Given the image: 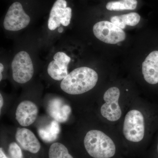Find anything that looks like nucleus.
<instances>
[{
    "mask_svg": "<svg viewBox=\"0 0 158 158\" xmlns=\"http://www.w3.org/2000/svg\"><path fill=\"white\" fill-rule=\"evenodd\" d=\"M98 80V75L95 71L88 67H79L62 80L60 87L68 94H81L93 89Z\"/></svg>",
    "mask_w": 158,
    "mask_h": 158,
    "instance_id": "nucleus-1",
    "label": "nucleus"
},
{
    "mask_svg": "<svg viewBox=\"0 0 158 158\" xmlns=\"http://www.w3.org/2000/svg\"><path fill=\"white\" fill-rule=\"evenodd\" d=\"M85 149L94 158H110L115 155L116 146L113 140L98 130H91L84 139Z\"/></svg>",
    "mask_w": 158,
    "mask_h": 158,
    "instance_id": "nucleus-2",
    "label": "nucleus"
},
{
    "mask_svg": "<svg viewBox=\"0 0 158 158\" xmlns=\"http://www.w3.org/2000/svg\"><path fill=\"white\" fill-rule=\"evenodd\" d=\"M123 135L127 140L132 142L141 141L144 135V116L138 110H131L125 118Z\"/></svg>",
    "mask_w": 158,
    "mask_h": 158,
    "instance_id": "nucleus-3",
    "label": "nucleus"
},
{
    "mask_svg": "<svg viewBox=\"0 0 158 158\" xmlns=\"http://www.w3.org/2000/svg\"><path fill=\"white\" fill-rule=\"evenodd\" d=\"M12 77L19 84H25L32 78L34 73V65L30 55L25 51L18 53L11 62Z\"/></svg>",
    "mask_w": 158,
    "mask_h": 158,
    "instance_id": "nucleus-4",
    "label": "nucleus"
},
{
    "mask_svg": "<svg viewBox=\"0 0 158 158\" xmlns=\"http://www.w3.org/2000/svg\"><path fill=\"white\" fill-rule=\"evenodd\" d=\"M94 36L102 42L115 44L125 40L126 34L123 29L107 21H102L94 26Z\"/></svg>",
    "mask_w": 158,
    "mask_h": 158,
    "instance_id": "nucleus-5",
    "label": "nucleus"
},
{
    "mask_svg": "<svg viewBox=\"0 0 158 158\" xmlns=\"http://www.w3.org/2000/svg\"><path fill=\"white\" fill-rule=\"evenodd\" d=\"M30 21L31 18L24 10L22 4L15 2L8 9L3 25L7 31H17L26 28Z\"/></svg>",
    "mask_w": 158,
    "mask_h": 158,
    "instance_id": "nucleus-6",
    "label": "nucleus"
},
{
    "mask_svg": "<svg viewBox=\"0 0 158 158\" xmlns=\"http://www.w3.org/2000/svg\"><path fill=\"white\" fill-rule=\"evenodd\" d=\"M120 90L116 87H112L104 94L103 98L106 103L101 108L103 117L110 121H117L121 117L122 111L118 104Z\"/></svg>",
    "mask_w": 158,
    "mask_h": 158,
    "instance_id": "nucleus-7",
    "label": "nucleus"
},
{
    "mask_svg": "<svg viewBox=\"0 0 158 158\" xmlns=\"http://www.w3.org/2000/svg\"><path fill=\"white\" fill-rule=\"evenodd\" d=\"M72 9L67 7L65 0H56L51 9L48 20V28L54 31L61 24L67 27L69 25L71 19Z\"/></svg>",
    "mask_w": 158,
    "mask_h": 158,
    "instance_id": "nucleus-8",
    "label": "nucleus"
},
{
    "mask_svg": "<svg viewBox=\"0 0 158 158\" xmlns=\"http://www.w3.org/2000/svg\"><path fill=\"white\" fill-rule=\"evenodd\" d=\"M53 59L49 64L48 73L54 80L62 81L68 75V66L70 58L63 52H58L54 55Z\"/></svg>",
    "mask_w": 158,
    "mask_h": 158,
    "instance_id": "nucleus-9",
    "label": "nucleus"
},
{
    "mask_svg": "<svg viewBox=\"0 0 158 158\" xmlns=\"http://www.w3.org/2000/svg\"><path fill=\"white\" fill-rule=\"evenodd\" d=\"M38 109L37 106L30 101H24L19 105L15 113V118L23 127L33 124L37 118Z\"/></svg>",
    "mask_w": 158,
    "mask_h": 158,
    "instance_id": "nucleus-10",
    "label": "nucleus"
},
{
    "mask_svg": "<svg viewBox=\"0 0 158 158\" xmlns=\"http://www.w3.org/2000/svg\"><path fill=\"white\" fill-rule=\"evenodd\" d=\"M15 139L25 150L37 153L40 148V144L34 133L25 128L18 129Z\"/></svg>",
    "mask_w": 158,
    "mask_h": 158,
    "instance_id": "nucleus-11",
    "label": "nucleus"
},
{
    "mask_svg": "<svg viewBox=\"0 0 158 158\" xmlns=\"http://www.w3.org/2000/svg\"><path fill=\"white\" fill-rule=\"evenodd\" d=\"M142 71L144 80L148 84L158 83V51L152 52L142 63Z\"/></svg>",
    "mask_w": 158,
    "mask_h": 158,
    "instance_id": "nucleus-12",
    "label": "nucleus"
},
{
    "mask_svg": "<svg viewBox=\"0 0 158 158\" xmlns=\"http://www.w3.org/2000/svg\"><path fill=\"white\" fill-rule=\"evenodd\" d=\"M48 110L51 116L59 122H64L67 120L71 113L70 106L64 104L61 100L58 98L51 101Z\"/></svg>",
    "mask_w": 158,
    "mask_h": 158,
    "instance_id": "nucleus-13",
    "label": "nucleus"
},
{
    "mask_svg": "<svg viewBox=\"0 0 158 158\" xmlns=\"http://www.w3.org/2000/svg\"><path fill=\"white\" fill-rule=\"evenodd\" d=\"M141 17L138 13L131 12L128 14L113 16L110 19L111 22L122 29L127 25L135 26L140 22Z\"/></svg>",
    "mask_w": 158,
    "mask_h": 158,
    "instance_id": "nucleus-14",
    "label": "nucleus"
},
{
    "mask_svg": "<svg viewBox=\"0 0 158 158\" xmlns=\"http://www.w3.org/2000/svg\"><path fill=\"white\" fill-rule=\"evenodd\" d=\"M60 128L56 121H53L46 127L38 130V133L44 141L51 142L56 140L59 135Z\"/></svg>",
    "mask_w": 158,
    "mask_h": 158,
    "instance_id": "nucleus-15",
    "label": "nucleus"
},
{
    "mask_svg": "<svg viewBox=\"0 0 158 158\" xmlns=\"http://www.w3.org/2000/svg\"><path fill=\"white\" fill-rule=\"evenodd\" d=\"M137 0H119L109 2L106 5V8L110 11L132 10L137 8Z\"/></svg>",
    "mask_w": 158,
    "mask_h": 158,
    "instance_id": "nucleus-16",
    "label": "nucleus"
},
{
    "mask_svg": "<svg viewBox=\"0 0 158 158\" xmlns=\"http://www.w3.org/2000/svg\"><path fill=\"white\" fill-rule=\"evenodd\" d=\"M49 158H73L69 153L64 144L56 142L51 145L48 152Z\"/></svg>",
    "mask_w": 158,
    "mask_h": 158,
    "instance_id": "nucleus-17",
    "label": "nucleus"
},
{
    "mask_svg": "<svg viewBox=\"0 0 158 158\" xmlns=\"http://www.w3.org/2000/svg\"><path fill=\"white\" fill-rule=\"evenodd\" d=\"M9 152L11 158H23L22 150L15 142H12L9 145Z\"/></svg>",
    "mask_w": 158,
    "mask_h": 158,
    "instance_id": "nucleus-18",
    "label": "nucleus"
},
{
    "mask_svg": "<svg viewBox=\"0 0 158 158\" xmlns=\"http://www.w3.org/2000/svg\"><path fill=\"white\" fill-rule=\"evenodd\" d=\"M0 158H9L5 154L2 148H0Z\"/></svg>",
    "mask_w": 158,
    "mask_h": 158,
    "instance_id": "nucleus-19",
    "label": "nucleus"
},
{
    "mask_svg": "<svg viewBox=\"0 0 158 158\" xmlns=\"http://www.w3.org/2000/svg\"><path fill=\"white\" fill-rule=\"evenodd\" d=\"M4 104V100H3V97L2 96V94H0V110H2Z\"/></svg>",
    "mask_w": 158,
    "mask_h": 158,
    "instance_id": "nucleus-20",
    "label": "nucleus"
},
{
    "mask_svg": "<svg viewBox=\"0 0 158 158\" xmlns=\"http://www.w3.org/2000/svg\"><path fill=\"white\" fill-rule=\"evenodd\" d=\"M4 65L2 63H0V74H2V72L4 70Z\"/></svg>",
    "mask_w": 158,
    "mask_h": 158,
    "instance_id": "nucleus-21",
    "label": "nucleus"
},
{
    "mask_svg": "<svg viewBox=\"0 0 158 158\" xmlns=\"http://www.w3.org/2000/svg\"><path fill=\"white\" fill-rule=\"evenodd\" d=\"M63 31V28L62 27L59 28V29H58V31L59 33H62V31Z\"/></svg>",
    "mask_w": 158,
    "mask_h": 158,
    "instance_id": "nucleus-22",
    "label": "nucleus"
},
{
    "mask_svg": "<svg viewBox=\"0 0 158 158\" xmlns=\"http://www.w3.org/2000/svg\"></svg>",
    "mask_w": 158,
    "mask_h": 158,
    "instance_id": "nucleus-23",
    "label": "nucleus"
}]
</instances>
